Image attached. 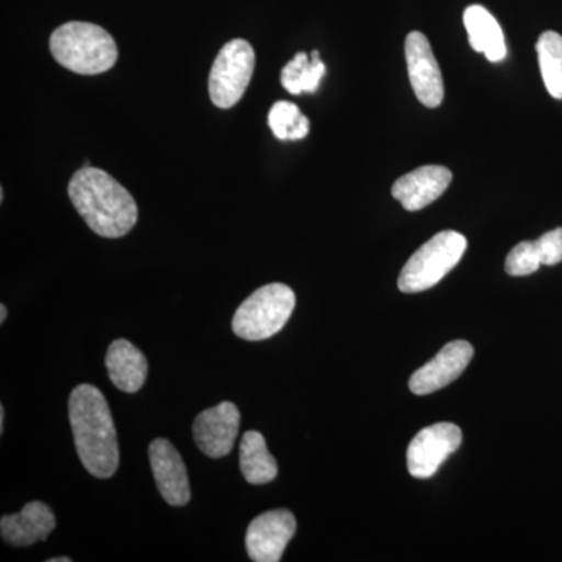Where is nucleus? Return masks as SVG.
Returning <instances> with one entry per match:
<instances>
[{"label": "nucleus", "instance_id": "1", "mask_svg": "<svg viewBox=\"0 0 562 562\" xmlns=\"http://www.w3.org/2000/svg\"><path fill=\"white\" fill-rule=\"evenodd\" d=\"M68 195L81 220L102 238H122L138 222V206L131 192L102 169H79L69 181Z\"/></svg>", "mask_w": 562, "mask_h": 562}, {"label": "nucleus", "instance_id": "2", "mask_svg": "<svg viewBox=\"0 0 562 562\" xmlns=\"http://www.w3.org/2000/svg\"><path fill=\"white\" fill-rule=\"evenodd\" d=\"M69 420L81 464L98 479L120 468V443L109 403L98 387L80 384L69 397Z\"/></svg>", "mask_w": 562, "mask_h": 562}, {"label": "nucleus", "instance_id": "3", "mask_svg": "<svg viewBox=\"0 0 562 562\" xmlns=\"http://www.w3.org/2000/svg\"><path fill=\"white\" fill-rule=\"evenodd\" d=\"M50 54L70 72L98 76L116 65V41L101 25L91 22H66L50 35Z\"/></svg>", "mask_w": 562, "mask_h": 562}, {"label": "nucleus", "instance_id": "4", "mask_svg": "<svg viewBox=\"0 0 562 562\" xmlns=\"http://www.w3.org/2000/svg\"><path fill=\"white\" fill-rule=\"evenodd\" d=\"M294 308L295 294L288 284H266L236 310L233 331L246 341H265L286 325Z\"/></svg>", "mask_w": 562, "mask_h": 562}, {"label": "nucleus", "instance_id": "5", "mask_svg": "<svg viewBox=\"0 0 562 562\" xmlns=\"http://www.w3.org/2000/svg\"><path fill=\"white\" fill-rule=\"evenodd\" d=\"M468 249V239L461 233L447 231L432 236L409 258L398 277V290L414 294L436 286L457 268Z\"/></svg>", "mask_w": 562, "mask_h": 562}, {"label": "nucleus", "instance_id": "6", "mask_svg": "<svg viewBox=\"0 0 562 562\" xmlns=\"http://www.w3.org/2000/svg\"><path fill=\"white\" fill-rule=\"evenodd\" d=\"M255 55L249 41H228L216 55L210 70L209 90L211 102L217 109L227 110L241 101L254 77Z\"/></svg>", "mask_w": 562, "mask_h": 562}, {"label": "nucleus", "instance_id": "7", "mask_svg": "<svg viewBox=\"0 0 562 562\" xmlns=\"http://www.w3.org/2000/svg\"><path fill=\"white\" fill-rule=\"evenodd\" d=\"M461 428L450 422L430 425L414 436L406 452V464L414 479H431L447 458L460 449Z\"/></svg>", "mask_w": 562, "mask_h": 562}, {"label": "nucleus", "instance_id": "8", "mask_svg": "<svg viewBox=\"0 0 562 562\" xmlns=\"http://www.w3.org/2000/svg\"><path fill=\"white\" fill-rule=\"evenodd\" d=\"M297 530L294 514L273 509L255 517L247 528L246 549L255 562H279Z\"/></svg>", "mask_w": 562, "mask_h": 562}, {"label": "nucleus", "instance_id": "9", "mask_svg": "<svg viewBox=\"0 0 562 562\" xmlns=\"http://www.w3.org/2000/svg\"><path fill=\"white\" fill-rule=\"evenodd\" d=\"M405 57L414 94L428 109H436L443 101V80L430 41L420 32L406 36Z\"/></svg>", "mask_w": 562, "mask_h": 562}, {"label": "nucleus", "instance_id": "10", "mask_svg": "<svg viewBox=\"0 0 562 562\" xmlns=\"http://www.w3.org/2000/svg\"><path fill=\"white\" fill-rule=\"evenodd\" d=\"M239 424L241 413L238 406L232 402H222L195 417L192 435L201 452L217 460L232 452Z\"/></svg>", "mask_w": 562, "mask_h": 562}, {"label": "nucleus", "instance_id": "11", "mask_svg": "<svg viewBox=\"0 0 562 562\" xmlns=\"http://www.w3.org/2000/svg\"><path fill=\"white\" fill-rule=\"evenodd\" d=\"M473 347L468 341L446 344L427 364L413 373L409 390L416 395L432 394L454 382L472 361Z\"/></svg>", "mask_w": 562, "mask_h": 562}, {"label": "nucleus", "instance_id": "12", "mask_svg": "<svg viewBox=\"0 0 562 562\" xmlns=\"http://www.w3.org/2000/svg\"><path fill=\"white\" fill-rule=\"evenodd\" d=\"M149 458L162 498L172 506L187 505L191 501L190 479L176 447L168 439H155L149 447Z\"/></svg>", "mask_w": 562, "mask_h": 562}, {"label": "nucleus", "instance_id": "13", "mask_svg": "<svg viewBox=\"0 0 562 562\" xmlns=\"http://www.w3.org/2000/svg\"><path fill=\"white\" fill-rule=\"evenodd\" d=\"M452 171L446 166H422L395 181L392 195L402 203L403 209L419 211L438 201L452 183Z\"/></svg>", "mask_w": 562, "mask_h": 562}, {"label": "nucleus", "instance_id": "14", "mask_svg": "<svg viewBox=\"0 0 562 562\" xmlns=\"http://www.w3.org/2000/svg\"><path fill=\"white\" fill-rule=\"evenodd\" d=\"M57 527V519L46 503L31 502L21 513L3 516L0 520V535L3 541L13 547H29L46 541Z\"/></svg>", "mask_w": 562, "mask_h": 562}, {"label": "nucleus", "instance_id": "15", "mask_svg": "<svg viewBox=\"0 0 562 562\" xmlns=\"http://www.w3.org/2000/svg\"><path fill=\"white\" fill-rule=\"evenodd\" d=\"M106 371L114 386L127 394H135L147 379V360L138 347L125 339L111 342L105 357Z\"/></svg>", "mask_w": 562, "mask_h": 562}, {"label": "nucleus", "instance_id": "16", "mask_svg": "<svg viewBox=\"0 0 562 562\" xmlns=\"http://www.w3.org/2000/svg\"><path fill=\"white\" fill-rule=\"evenodd\" d=\"M464 27L473 50L492 63L506 58L505 35L497 20L482 5H471L464 11Z\"/></svg>", "mask_w": 562, "mask_h": 562}, {"label": "nucleus", "instance_id": "17", "mask_svg": "<svg viewBox=\"0 0 562 562\" xmlns=\"http://www.w3.org/2000/svg\"><path fill=\"white\" fill-rule=\"evenodd\" d=\"M239 465L247 483L266 484L277 479L279 465L269 453L265 436L260 431H246L239 446Z\"/></svg>", "mask_w": 562, "mask_h": 562}, {"label": "nucleus", "instance_id": "18", "mask_svg": "<svg viewBox=\"0 0 562 562\" xmlns=\"http://www.w3.org/2000/svg\"><path fill=\"white\" fill-rule=\"evenodd\" d=\"M327 68L321 60L319 52L312 55L299 52L290 63L281 69V85L290 94L299 95L302 92H316Z\"/></svg>", "mask_w": 562, "mask_h": 562}, {"label": "nucleus", "instance_id": "19", "mask_svg": "<svg viewBox=\"0 0 562 562\" xmlns=\"http://www.w3.org/2000/svg\"><path fill=\"white\" fill-rule=\"evenodd\" d=\"M539 68L547 91L554 99L562 101V36L557 32H543L538 44Z\"/></svg>", "mask_w": 562, "mask_h": 562}, {"label": "nucleus", "instance_id": "20", "mask_svg": "<svg viewBox=\"0 0 562 562\" xmlns=\"http://www.w3.org/2000/svg\"><path fill=\"white\" fill-rule=\"evenodd\" d=\"M268 124L276 138L280 140H299L310 133V120L302 114L295 103L279 101L269 110Z\"/></svg>", "mask_w": 562, "mask_h": 562}, {"label": "nucleus", "instance_id": "21", "mask_svg": "<svg viewBox=\"0 0 562 562\" xmlns=\"http://www.w3.org/2000/svg\"><path fill=\"white\" fill-rule=\"evenodd\" d=\"M541 257L535 241L517 244L506 257L505 271L512 277L531 276L541 268Z\"/></svg>", "mask_w": 562, "mask_h": 562}, {"label": "nucleus", "instance_id": "22", "mask_svg": "<svg viewBox=\"0 0 562 562\" xmlns=\"http://www.w3.org/2000/svg\"><path fill=\"white\" fill-rule=\"evenodd\" d=\"M535 243L542 265H560L562 261V228H554V231L546 233Z\"/></svg>", "mask_w": 562, "mask_h": 562}, {"label": "nucleus", "instance_id": "23", "mask_svg": "<svg viewBox=\"0 0 562 562\" xmlns=\"http://www.w3.org/2000/svg\"><path fill=\"white\" fill-rule=\"evenodd\" d=\"M3 424H5V408L0 406V435L3 432Z\"/></svg>", "mask_w": 562, "mask_h": 562}, {"label": "nucleus", "instance_id": "24", "mask_svg": "<svg viewBox=\"0 0 562 562\" xmlns=\"http://www.w3.org/2000/svg\"><path fill=\"white\" fill-rule=\"evenodd\" d=\"M7 314H9V312H7V306L3 305H0V324H3V322H5L7 319Z\"/></svg>", "mask_w": 562, "mask_h": 562}, {"label": "nucleus", "instance_id": "25", "mask_svg": "<svg viewBox=\"0 0 562 562\" xmlns=\"http://www.w3.org/2000/svg\"><path fill=\"white\" fill-rule=\"evenodd\" d=\"M69 557H63V558H50V560H47V562H70Z\"/></svg>", "mask_w": 562, "mask_h": 562}]
</instances>
